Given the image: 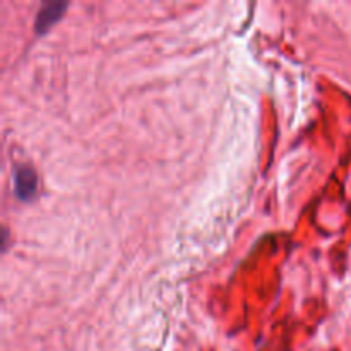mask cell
Masks as SVG:
<instances>
[{
	"instance_id": "6da1fadb",
	"label": "cell",
	"mask_w": 351,
	"mask_h": 351,
	"mask_svg": "<svg viewBox=\"0 0 351 351\" xmlns=\"http://www.w3.org/2000/svg\"><path fill=\"white\" fill-rule=\"evenodd\" d=\"M14 189L16 195L21 201L27 202L36 195L38 177L29 165H19L14 171Z\"/></svg>"
},
{
	"instance_id": "7a4b0ae2",
	"label": "cell",
	"mask_w": 351,
	"mask_h": 351,
	"mask_svg": "<svg viewBox=\"0 0 351 351\" xmlns=\"http://www.w3.org/2000/svg\"><path fill=\"white\" fill-rule=\"evenodd\" d=\"M69 7L67 2H48L38 12L36 21H34V31L38 34H45L55 23L62 19L65 9Z\"/></svg>"
}]
</instances>
